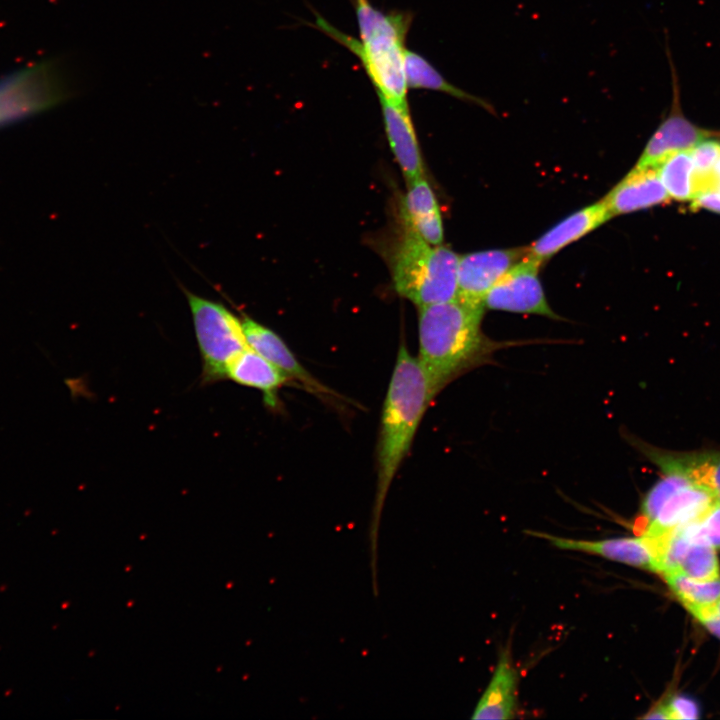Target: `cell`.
I'll use <instances>...</instances> for the list:
<instances>
[{
    "label": "cell",
    "mask_w": 720,
    "mask_h": 720,
    "mask_svg": "<svg viewBox=\"0 0 720 720\" xmlns=\"http://www.w3.org/2000/svg\"><path fill=\"white\" fill-rule=\"evenodd\" d=\"M433 399L418 359L401 344L383 404L377 445V483L368 535L374 593H378V538L386 497Z\"/></svg>",
    "instance_id": "6da1fadb"
},
{
    "label": "cell",
    "mask_w": 720,
    "mask_h": 720,
    "mask_svg": "<svg viewBox=\"0 0 720 720\" xmlns=\"http://www.w3.org/2000/svg\"><path fill=\"white\" fill-rule=\"evenodd\" d=\"M484 309L458 297L418 307L417 359L434 397L457 376L486 361L499 346L482 331Z\"/></svg>",
    "instance_id": "7a4b0ae2"
},
{
    "label": "cell",
    "mask_w": 720,
    "mask_h": 720,
    "mask_svg": "<svg viewBox=\"0 0 720 720\" xmlns=\"http://www.w3.org/2000/svg\"><path fill=\"white\" fill-rule=\"evenodd\" d=\"M360 42L317 17L315 26L355 54L378 96L408 106L405 71V39L412 16L407 12L385 13L369 0H353Z\"/></svg>",
    "instance_id": "3957f363"
},
{
    "label": "cell",
    "mask_w": 720,
    "mask_h": 720,
    "mask_svg": "<svg viewBox=\"0 0 720 720\" xmlns=\"http://www.w3.org/2000/svg\"><path fill=\"white\" fill-rule=\"evenodd\" d=\"M402 225L389 256L397 293L418 307L456 298L459 255L442 244L426 242Z\"/></svg>",
    "instance_id": "277c9868"
},
{
    "label": "cell",
    "mask_w": 720,
    "mask_h": 720,
    "mask_svg": "<svg viewBox=\"0 0 720 720\" xmlns=\"http://www.w3.org/2000/svg\"><path fill=\"white\" fill-rule=\"evenodd\" d=\"M717 502L707 487L676 472L662 477L644 496L636 521L639 535L655 541L695 519Z\"/></svg>",
    "instance_id": "5b68a950"
},
{
    "label": "cell",
    "mask_w": 720,
    "mask_h": 720,
    "mask_svg": "<svg viewBox=\"0 0 720 720\" xmlns=\"http://www.w3.org/2000/svg\"><path fill=\"white\" fill-rule=\"evenodd\" d=\"M202 359V383L226 379L231 361L249 348L241 318L220 302L183 290Z\"/></svg>",
    "instance_id": "8992f818"
},
{
    "label": "cell",
    "mask_w": 720,
    "mask_h": 720,
    "mask_svg": "<svg viewBox=\"0 0 720 720\" xmlns=\"http://www.w3.org/2000/svg\"><path fill=\"white\" fill-rule=\"evenodd\" d=\"M66 96L67 90L51 66L23 70L0 82V125L46 110Z\"/></svg>",
    "instance_id": "52a82bcc"
},
{
    "label": "cell",
    "mask_w": 720,
    "mask_h": 720,
    "mask_svg": "<svg viewBox=\"0 0 720 720\" xmlns=\"http://www.w3.org/2000/svg\"><path fill=\"white\" fill-rule=\"evenodd\" d=\"M541 264L526 255L490 289L485 296L484 307L491 310L560 319L546 299L539 278Z\"/></svg>",
    "instance_id": "ba28073f"
},
{
    "label": "cell",
    "mask_w": 720,
    "mask_h": 720,
    "mask_svg": "<svg viewBox=\"0 0 720 720\" xmlns=\"http://www.w3.org/2000/svg\"><path fill=\"white\" fill-rule=\"evenodd\" d=\"M527 248L490 249L459 256L457 297L483 305L498 280L527 255Z\"/></svg>",
    "instance_id": "9c48e42d"
},
{
    "label": "cell",
    "mask_w": 720,
    "mask_h": 720,
    "mask_svg": "<svg viewBox=\"0 0 720 720\" xmlns=\"http://www.w3.org/2000/svg\"><path fill=\"white\" fill-rule=\"evenodd\" d=\"M673 100L669 115L660 123L648 140L634 168H657L669 155L690 150L699 142L713 137L715 133L696 126L682 113L679 87L675 70H672Z\"/></svg>",
    "instance_id": "30bf717a"
},
{
    "label": "cell",
    "mask_w": 720,
    "mask_h": 720,
    "mask_svg": "<svg viewBox=\"0 0 720 720\" xmlns=\"http://www.w3.org/2000/svg\"><path fill=\"white\" fill-rule=\"evenodd\" d=\"M661 472H676L707 487L720 503V450L672 451L627 438Z\"/></svg>",
    "instance_id": "8fae6325"
},
{
    "label": "cell",
    "mask_w": 720,
    "mask_h": 720,
    "mask_svg": "<svg viewBox=\"0 0 720 720\" xmlns=\"http://www.w3.org/2000/svg\"><path fill=\"white\" fill-rule=\"evenodd\" d=\"M562 550L576 551L629 566L656 572V559L648 541L642 536L583 540L533 533Z\"/></svg>",
    "instance_id": "7c38bea8"
},
{
    "label": "cell",
    "mask_w": 720,
    "mask_h": 720,
    "mask_svg": "<svg viewBox=\"0 0 720 720\" xmlns=\"http://www.w3.org/2000/svg\"><path fill=\"white\" fill-rule=\"evenodd\" d=\"M241 321L248 346L252 350L285 373L290 380L299 382L306 390L320 396L333 394L300 364L277 333L248 315L243 314Z\"/></svg>",
    "instance_id": "4fadbf2b"
},
{
    "label": "cell",
    "mask_w": 720,
    "mask_h": 720,
    "mask_svg": "<svg viewBox=\"0 0 720 720\" xmlns=\"http://www.w3.org/2000/svg\"><path fill=\"white\" fill-rule=\"evenodd\" d=\"M611 215L603 199L572 213L527 247V255L543 263L567 245L600 227Z\"/></svg>",
    "instance_id": "5bb4252c"
},
{
    "label": "cell",
    "mask_w": 720,
    "mask_h": 720,
    "mask_svg": "<svg viewBox=\"0 0 720 720\" xmlns=\"http://www.w3.org/2000/svg\"><path fill=\"white\" fill-rule=\"evenodd\" d=\"M378 98L390 148L406 181L424 176L423 160L409 106L396 105L381 96Z\"/></svg>",
    "instance_id": "9a60e30c"
},
{
    "label": "cell",
    "mask_w": 720,
    "mask_h": 720,
    "mask_svg": "<svg viewBox=\"0 0 720 720\" xmlns=\"http://www.w3.org/2000/svg\"><path fill=\"white\" fill-rule=\"evenodd\" d=\"M603 200L613 217L666 203L670 196L657 168H633Z\"/></svg>",
    "instance_id": "2e32d148"
},
{
    "label": "cell",
    "mask_w": 720,
    "mask_h": 720,
    "mask_svg": "<svg viewBox=\"0 0 720 720\" xmlns=\"http://www.w3.org/2000/svg\"><path fill=\"white\" fill-rule=\"evenodd\" d=\"M401 205L402 223L426 242L441 245L443 222L436 196L424 176L408 181Z\"/></svg>",
    "instance_id": "e0dca14e"
},
{
    "label": "cell",
    "mask_w": 720,
    "mask_h": 720,
    "mask_svg": "<svg viewBox=\"0 0 720 720\" xmlns=\"http://www.w3.org/2000/svg\"><path fill=\"white\" fill-rule=\"evenodd\" d=\"M226 378L261 391L265 405L270 408L277 407L279 389L291 381L285 373L250 347L231 361Z\"/></svg>",
    "instance_id": "ac0fdd59"
},
{
    "label": "cell",
    "mask_w": 720,
    "mask_h": 720,
    "mask_svg": "<svg viewBox=\"0 0 720 720\" xmlns=\"http://www.w3.org/2000/svg\"><path fill=\"white\" fill-rule=\"evenodd\" d=\"M518 673L504 650L491 680L479 699L472 719H511L517 707Z\"/></svg>",
    "instance_id": "d6986e66"
},
{
    "label": "cell",
    "mask_w": 720,
    "mask_h": 720,
    "mask_svg": "<svg viewBox=\"0 0 720 720\" xmlns=\"http://www.w3.org/2000/svg\"><path fill=\"white\" fill-rule=\"evenodd\" d=\"M405 71L408 88L444 92L457 99L478 105L489 113H495V109L488 101L451 84L424 57L408 49L405 51Z\"/></svg>",
    "instance_id": "ffe728a7"
},
{
    "label": "cell",
    "mask_w": 720,
    "mask_h": 720,
    "mask_svg": "<svg viewBox=\"0 0 720 720\" xmlns=\"http://www.w3.org/2000/svg\"><path fill=\"white\" fill-rule=\"evenodd\" d=\"M660 179L670 198L688 201L693 197V160L690 150L666 157L657 167Z\"/></svg>",
    "instance_id": "44dd1931"
},
{
    "label": "cell",
    "mask_w": 720,
    "mask_h": 720,
    "mask_svg": "<svg viewBox=\"0 0 720 720\" xmlns=\"http://www.w3.org/2000/svg\"><path fill=\"white\" fill-rule=\"evenodd\" d=\"M662 576L681 603L713 605L720 599V577L695 579L677 571Z\"/></svg>",
    "instance_id": "7402d4cb"
},
{
    "label": "cell",
    "mask_w": 720,
    "mask_h": 720,
    "mask_svg": "<svg viewBox=\"0 0 720 720\" xmlns=\"http://www.w3.org/2000/svg\"><path fill=\"white\" fill-rule=\"evenodd\" d=\"M698 541L720 548V503L717 501L695 519L674 529Z\"/></svg>",
    "instance_id": "603a6c76"
},
{
    "label": "cell",
    "mask_w": 720,
    "mask_h": 720,
    "mask_svg": "<svg viewBox=\"0 0 720 720\" xmlns=\"http://www.w3.org/2000/svg\"><path fill=\"white\" fill-rule=\"evenodd\" d=\"M669 719L690 720L699 718V708L689 697L677 695L666 704Z\"/></svg>",
    "instance_id": "cb8c5ba5"
},
{
    "label": "cell",
    "mask_w": 720,
    "mask_h": 720,
    "mask_svg": "<svg viewBox=\"0 0 720 720\" xmlns=\"http://www.w3.org/2000/svg\"><path fill=\"white\" fill-rule=\"evenodd\" d=\"M682 604L708 631L720 639V615L712 605Z\"/></svg>",
    "instance_id": "d4e9b609"
},
{
    "label": "cell",
    "mask_w": 720,
    "mask_h": 720,
    "mask_svg": "<svg viewBox=\"0 0 720 720\" xmlns=\"http://www.w3.org/2000/svg\"><path fill=\"white\" fill-rule=\"evenodd\" d=\"M690 208L706 209L716 213H720V190H709L702 192L692 198Z\"/></svg>",
    "instance_id": "484cf974"
},
{
    "label": "cell",
    "mask_w": 720,
    "mask_h": 720,
    "mask_svg": "<svg viewBox=\"0 0 720 720\" xmlns=\"http://www.w3.org/2000/svg\"><path fill=\"white\" fill-rule=\"evenodd\" d=\"M645 719H669L665 704H659L651 709L645 716Z\"/></svg>",
    "instance_id": "4316f807"
},
{
    "label": "cell",
    "mask_w": 720,
    "mask_h": 720,
    "mask_svg": "<svg viewBox=\"0 0 720 720\" xmlns=\"http://www.w3.org/2000/svg\"><path fill=\"white\" fill-rule=\"evenodd\" d=\"M714 610L720 615V599L712 605Z\"/></svg>",
    "instance_id": "83f0119b"
}]
</instances>
